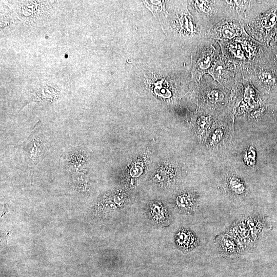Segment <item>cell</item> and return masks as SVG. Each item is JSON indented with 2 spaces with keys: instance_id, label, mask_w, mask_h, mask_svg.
<instances>
[{
  "instance_id": "17",
  "label": "cell",
  "mask_w": 277,
  "mask_h": 277,
  "mask_svg": "<svg viewBox=\"0 0 277 277\" xmlns=\"http://www.w3.org/2000/svg\"><path fill=\"white\" fill-rule=\"evenodd\" d=\"M221 129L215 130L212 135V141L214 143H217L220 141L223 136V132Z\"/></svg>"
},
{
  "instance_id": "8",
  "label": "cell",
  "mask_w": 277,
  "mask_h": 277,
  "mask_svg": "<svg viewBox=\"0 0 277 277\" xmlns=\"http://www.w3.org/2000/svg\"><path fill=\"white\" fill-rule=\"evenodd\" d=\"M238 68L239 66L231 62L220 52L209 74L223 87L231 91L236 81Z\"/></svg>"
},
{
  "instance_id": "7",
  "label": "cell",
  "mask_w": 277,
  "mask_h": 277,
  "mask_svg": "<svg viewBox=\"0 0 277 277\" xmlns=\"http://www.w3.org/2000/svg\"><path fill=\"white\" fill-rule=\"evenodd\" d=\"M199 24L207 31L224 19L221 1H187Z\"/></svg>"
},
{
  "instance_id": "2",
  "label": "cell",
  "mask_w": 277,
  "mask_h": 277,
  "mask_svg": "<svg viewBox=\"0 0 277 277\" xmlns=\"http://www.w3.org/2000/svg\"><path fill=\"white\" fill-rule=\"evenodd\" d=\"M217 42L221 52L231 62L241 67L262 55L266 47L246 32L232 39Z\"/></svg>"
},
{
  "instance_id": "11",
  "label": "cell",
  "mask_w": 277,
  "mask_h": 277,
  "mask_svg": "<svg viewBox=\"0 0 277 277\" xmlns=\"http://www.w3.org/2000/svg\"><path fill=\"white\" fill-rule=\"evenodd\" d=\"M174 243L176 246L184 252L192 250L197 245V239L190 230L181 228L174 235Z\"/></svg>"
},
{
  "instance_id": "9",
  "label": "cell",
  "mask_w": 277,
  "mask_h": 277,
  "mask_svg": "<svg viewBox=\"0 0 277 277\" xmlns=\"http://www.w3.org/2000/svg\"><path fill=\"white\" fill-rule=\"evenodd\" d=\"M240 21L224 19L208 31V37L216 41H228L241 36L245 33Z\"/></svg>"
},
{
  "instance_id": "13",
  "label": "cell",
  "mask_w": 277,
  "mask_h": 277,
  "mask_svg": "<svg viewBox=\"0 0 277 277\" xmlns=\"http://www.w3.org/2000/svg\"><path fill=\"white\" fill-rule=\"evenodd\" d=\"M144 3L155 16L160 18L167 16L168 13L165 8V1H144Z\"/></svg>"
},
{
  "instance_id": "12",
  "label": "cell",
  "mask_w": 277,
  "mask_h": 277,
  "mask_svg": "<svg viewBox=\"0 0 277 277\" xmlns=\"http://www.w3.org/2000/svg\"><path fill=\"white\" fill-rule=\"evenodd\" d=\"M174 204L180 212L190 214L193 212L196 207V198L192 192H182L176 196Z\"/></svg>"
},
{
  "instance_id": "3",
  "label": "cell",
  "mask_w": 277,
  "mask_h": 277,
  "mask_svg": "<svg viewBox=\"0 0 277 277\" xmlns=\"http://www.w3.org/2000/svg\"><path fill=\"white\" fill-rule=\"evenodd\" d=\"M277 1H221L224 19L241 23L253 19L274 6Z\"/></svg>"
},
{
  "instance_id": "14",
  "label": "cell",
  "mask_w": 277,
  "mask_h": 277,
  "mask_svg": "<svg viewBox=\"0 0 277 277\" xmlns=\"http://www.w3.org/2000/svg\"><path fill=\"white\" fill-rule=\"evenodd\" d=\"M230 186L231 189L237 193H241L244 190L243 184L238 179L232 177L231 179Z\"/></svg>"
},
{
  "instance_id": "18",
  "label": "cell",
  "mask_w": 277,
  "mask_h": 277,
  "mask_svg": "<svg viewBox=\"0 0 277 277\" xmlns=\"http://www.w3.org/2000/svg\"><path fill=\"white\" fill-rule=\"evenodd\" d=\"M267 46L271 49H277V33Z\"/></svg>"
},
{
  "instance_id": "16",
  "label": "cell",
  "mask_w": 277,
  "mask_h": 277,
  "mask_svg": "<svg viewBox=\"0 0 277 277\" xmlns=\"http://www.w3.org/2000/svg\"><path fill=\"white\" fill-rule=\"evenodd\" d=\"M269 48V56L277 72V49Z\"/></svg>"
},
{
  "instance_id": "6",
  "label": "cell",
  "mask_w": 277,
  "mask_h": 277,
  "mask_svg": "<svg viewBox=\"0 0 277 277\" xmlns=\"http://www.w3.org/2000/svg\"><path fill=\"white\" fill-rule=\"evenodd\" d=\"M217 42L211 38L202 41L191 53L192 68V79L199 82L202 76L209 73L214 61L219 54L215 47Z\"/></svg>"
},
{
  "instance_id": "15",
  "label": "cell",
  "mask_w": 277,
  "mask_h": 277,
  "mask_svg": "<svg viewBox=\"0 0 277 277\" xmlns=\"http://www.w3.org/2000/svg\"><path fill=\"white\" fill-rule=\"evenodd\" d=\"M268 108L277 116V94L269 100L267 103Z\"/></svg>"
},
{
  "instance_id": "4",
  "label": "cell",
  "mask_w": 277,
  "mask_h": 277,
  "mask_svg": "<svg viewBox=\"0 0 277 277\" xmlns=\"http://www.w3.org/2000/svg\"><path fill=\"white\" fill-rule=\"evenodd\" d=\"M242 24L250 36L267 46L277 33V2L256 18Z\"/></svg>"
},
{
  "instance_id": "5",
  "label": "cell",
  "mask_w": 277,
  "mask_h": 277,
  "mask_svg": "<svg viewBox=\"0 0 277 277\" xmlns=\"http://www.w3.org/2000/svg\"><path fill=\"white\" fill-rule=\"evenodd\" d=\"M199 88L202 104L205 110H228L230 103L229 91L213 78L206 76L200 84Z\"/></svg>"
},
{
  "instance_id": "1",
  "label": "cell",
  "mask_w": 277,
  "mask_h": 277,
  "mask_svg": "<svg viewBox=\"0 0 277 277\" xmlns=\"http://www.w3.org/2000/svg\"><path fill=\"white\" fill-rule=\"evenodd\" d=\"M243 76L267 102L277 94V72L269 56V48L260 57L241 67Z\"/></svg>"
},
{
  "instance_id": "10",
  "label": "cell",
  "mask_w": 277,
  "mask_h": 277,
  "mask_svg": "<svg viewBox=\"0 0 277 277\" xmlns=\"http://www.w3.org/2000/svg\"><path fill=\"white\" fill-rule=\"evenodd\" d=\"M147 216L151 224L160 228H166L172 223V216L167 207L159 200H152L147 204Z\"/></svg>"
}]
</instances>
